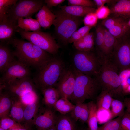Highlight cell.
<instances>
[{
	"label": "cell",
	"mask_w": 130,
	"mask_h": 130,
	"mask_svg": "<svg viewBox=\"0 0 130 130\" xmlns=\"http://www.w3.org/2000/svg\"><path fill=\"white\" fill-rule=\"evenodd\" d=\"M9 44L14 48L12 53L18 60L38 71L52 58L49 53L29 41L14 38Z\"/></svg>",
	"instance_id": "1"
},
{
	"label": "cell",
	"mask_w": 130,
	"mask_h": 130,
	"mask_svg": "<svg viewBox=\"0 0 130 130\" xmlns=\"http://www.w3.org/2000/svg\"><path fill=\"white\" fill-rule=\"evenodd\" d=\"M100 62V70L95 78L101 91H107L113 98L118 99L122 98L124 94L118 69L109 59H105Z\"/></svg>",
	"instance_id": "2"
},
{
	"label": "cell",
	"mask_w": 130,
	"mask_h": 130,
	"mask_svg": "<svg viewBox=\"0 0 130 130\" xmlns=\"http://www.w3.org/2000/svg\"><path fill=\"white\" fill-rule=\"evenodd\" d=\"M75 78L74 92L69 100L75 104L92 99L101 88L96 79L83 74L74 68Z\"/></svg>",
	"instance_id": "3"
},
{
	"label": "cell",
	"mask_w": 130,
	"mask_h": 130,
	"mask_svg": "<svg viewBox=\"0 0 130 130\" xmlns=\"http://www.w3.org/2000/svg\"><path fill=\"white\" fill-rule=\"evenodd\" d=\"M61 60L52 58L39 70L33 79L36 88L41 91L55 87L65 69Z\"/></svg>",
	"instance_id": "4"
},
{
	"label": "cell",
	"mask_w": 130,
	"mask_h": 130,
	"mask_svg": "<svg viewBox=\"0 0 130 130\" xmlns=\"http://www.w3.org/2000/svg\"><path fill=\"white\" fill-rule=\"evenodd\" d=\"M54 13L56 17L53 25L56 34L59 39L66 44L69 43L72 34L81 24L80 17L70 15L61 9L55 11Z\"/></svg>",
	"instance_id": "5"
},
{
	"label": "cell",
	"mask_w": 130,
	"mask_h": 130,
	"mask_svg": "<svg viewBox=\"0 0 130 130\" xmlns=\"http://www.w3.org/2000/svg\"><path fill=\"white\" fill-rule=\"evenodd\" d=\"M75 68L81 73L95 77L100 70L101 63L93 51H78L73 58Z\"/></svg>",
	"instance_id": "6"
},
{
	"label": "cell",
	"mask_w": 130,
	"mask_h": 130,
	"mask_svg": "<svg viewBox=\"0 0 130 130\" xmlns=\"http://www.w3.org/2000/svg\"><path fill=\"white\" fill-rule=\"evenodd\" d=\"M18 32L21 37L50 54H56L60 48L54 38L49 33L40 31H26L19 28Z\"/></svg>",
	"instance_id": "7"
},
{
	"label": "cell",
	"mask_w": 130,
	"mask_h": 130,
	"mask_svg": "<svg viewBox=\"0 0 130 130\" xmlns=\"http://www.w3.org/2000/svg\"><path fill=\"white\" fill-rule=\"evenodd\" d=\"M109 59L120 73L130 69V36L117 39L114 50Z\"/></svg>",
	"instance_id": "8"
},
{
	"label": "cell",
	"mask_w": 130,
	"mask_h": 130,
	"mask_svg": "<svg viewBox=\"0 0 130 130\" xmlns=\"http://www.w3.org/2000/svg\"><path fill=\"white\" fill-rule=\"evenodd\" d=\"M44 1L41 0H20L9 9L7 17L17 21L20 18L31 17L42 7Z\"/></svg>",
	"instance_id": "9"
},
{
	"label": "cell",
	"mask_w": 130,
	"mask_h": 130,
	"mask_svg": "<svg viewBox=\"0 0 130 130\" xmlns=\"http://www.w3.org/2000/svg\"><path fill=\"white\" fill-rule=\"evenodd\" d=\"M29 67L18 60H14L2 73L0 86H4L19 78L30 76Z\"/></svg>",
	"instance_id": "10"
},
{
	"label": "cell",
	"mask_w": 130,
	"mask_h": 130,
	"mask_svg": "<svg viewBox=\"0 0 130 130\" xmlns=\"http://www.w3.org/2000/svg\"><path fill=\"white\" fill-rule=\"evenodd\" d=\"M36 88L30 77L16 79L4 86H0V90H4L13 98H19L26 93L35 90Z\"/></svg>",
	"instance_id": "11"
},
{
	"label": "cell",
	"mask_w": 130,
	"mask_h": 130,
	"mask_svg": "<svg viewBox=\"0 0 130 130\" xmlns=\"http://www.w3.org/2000/svg\"><path fill=\"white\" fill-rule=\"evenodd\" d=\"M75 83L73 70L65 69L55 86L60 98H65L69 100L74 92Z\"/></svg>",
	"instance_id": "12"
},
{
	"label": "cell",
	"mask_w": 130,
	"mask_h": 130,
	"mask_svg": "<svg viewBox=\"0 0 130 130\" xmlns=\"http://www.w3.org/2000/svg\"><path fill=\"white\" fill-rule=\"evenodd\" d=\"M57 117L51 108L39 107L33 122L37 130H46L55 126Z\"/></svg>",
	"instance_id": "13"
},
{
	"label": "cell",
	"mask_w": 130,
	"mask_h": 130,
	"mask_svg": "<svg viewBox=\"0 0 130 130\" xmlns=\"http://www.w3.org/2000/svg\"><path fill=\"white\" fill-rule=\"evenodd\" d=\"M19 27L17 21L7 17L0 21V39L9 44Z\"/></svg>",
	"instance_id": "14"
},
{
	"label": "cell",
	"mask_w": 130,
	"mask_h": 130,
	"mask_svg": "<svg viewBox=\"0 0 130 130\" xmlns=\"http://www.w3.org/2000/svg\"><path fill=\"white\" fill-rule=\"evenodd\" d=\"M109 16L122 18L127 21L130 18V0H118L110 8Z\"/></svg>",
	"instance_id": "15"
},
{
	"label": "cell",
	"mask_w": 130,
	"mask_h": 130,
	"mask_svg": "<svg viewBox=\"0 0 130 130\" xmlns=\"http://www.w3.org/2000/svg\"><path fill=\"white\" fill-rule=\"evenodd\" d=\"M56 15L44 4L35 15L36 20L41 27L45 29L49 28L53 24Z\"/></svg>",
	"instance_id": "16"
},
{
	"label": "cell",
	"mask_w": 130,
	"mask_h": 130,
	"mask_svg": "<svg viewBox=\"0 0 130 130\" xmlns=\"http://www.w3.org/2000/svg\"><path fill=\"white\" fill-rule=\"evenodd\" d=\"M70 113V116L75 122L79 120L83 123H87L89 114L87 103L75 104L74 109Z\"/></svg>",
	"instance_id": "17"
},
{
	"label": "cell",
	"mask_w": 130,
	"mask_h": 130,
	"mask_svg": "<svg viewBox=\"0 0 130 130\" xmlns=\"http://www.w3.org/2000/svg\"><path fill=\"white\" fill-rule=\"evenodd\" d=\"M61 9L68 14L74 17H84L88 14L95 12V8L77 5H64L60 6Z\"/></svg>",
	"instance_id": "18"
},
{
	"label": "cell",
	"mask_w": 130,
	"mask_h": 130,
	"mask_svg": "<svg viewBox=\"0 0 130 130\" xmlns=\"http://www.w3.org/2000/svg\"><path fill=\"white\" fill-rule=\"evenodd\" d=\"M25 107L19 98H12L9 117L21 124V123L23 122L24 112Z\"/></svg>",
	"instance_id": "19"
},
{
	"label": "cell",
	"mask_w": 130,
	"mask_h": 130,
	"mask_svg": "<svg viewBox=\"0 0 130 130\" xmlns=\"http://www.w3.org/2000/svg\"><path fill=\"white\" fill-rule=\"evenodd\" d=\"M12 97L6 91H0V119L9 117Z\"/></svg>",
	"instance_id": "20"
},
{
	"label": "cell",
	"mask_w": 130,
	"mask_h": 130,
	"mask_svg": "<svg viewBox=\"0 0 130 130\" xmlns=\"http://www.w3.org/2000/svg\"><path fill=\"white\" fill-rule=\"evenodd\" d=\"M93 32H89L80 39L73 43L74 47L78 51H93L95 49V39Z\"/></svg>",
	"instance_id": "21"
},
{
	"label": "cell",
	"mask_w": 130,
	"mask_h": 130,
	"mask_svg": "<svg viewBox=\"0 0 130 130\" xmlns=\"http://www.w3.org/2000/svg\"><path fill=\"white\" fill-rule=\"evenodd\" d=\"M41 91L43 95L42 103L46 106L53 108L56 102L60 98L59 93L55 87H50Z\"/></svg>",
	"instance_id": "22"
},
{
	"label": "cell",
	"mask_w": 130,
	"mask_h": 130,
	"mask_svg": "<svg viewBox=\"0 0 130 130\" xmlns=\"http://www.w3.org/2000/svg\"><path fill=\"white\" fill-rule=\"evenodd\" d=\"M104 34L103 50V59L110 58L114 50L117 40V39L104 27Z\"/></svg>",
	"instance_id": "23"
},
{
	"label": "cell",
	"mask_w": 130,
	"mask_h": 130,
	"mask_svg": "<svg viewBox=\"0 0 130 130\" xmlns=\"http://www.w3.org/2000/svg\"><path fill=\"white\" fill-rule=\"evenodd\" d=\"M14 55L6 46L0 45V71L2 74L7 67L15 60Z\"/></svg>",
	"instance_id": "24"
},
{
	"label": "cell",
	"mask_w": 130,
	"mask_h": 130,
	"mask_svg": "<svg viewBox=\"0 0 130 130\" xmlns=\"http://www.w3.org/2000/svg\"><path fill=\"white\" fill-rule=\"evenodd\" d=\"M55 127L56 130H77L76 122L66 115L57 117Z\"/></svg>",
	"instance_id": "25"
},
{
	"label": "cell",
	"mask_w": 130,
	"mask_h": 130,
	"mask_svg": "<svg viewBox=\"0 0 130 130\" xmlns=\"http://www.w3.org/2000/svg\"><path fill=\"white\" fill-rule=\"evenodd\" d=\"M96 27L95 39V53L100 60L103 59V50L104 38V27L101 24Z\"/></svg>",
	"instance_id": "26"
},
{
	"label": "cell",
	"mask_w": 130,
	"mask_h": 130,
	"mask_svg": "<svg viewBox=\"0 0 130 130\" xmlns=\"http://www.w3.org/2000/svg\"><path fill=\"white\" fill-rule=\"evenodd\" d=\"M39 99L35 102L27 105L24 112V124L32 126L39 107Z\"/></svg>",
	"instance_id": "27"
},
{
	"label": "cell",
	"mask_w": 130,
	"mask_h": 130,
	"mask_svg": "<svg viewBox=\"0 0 130 130\" xmlns=\"http://www.w3.org/2000/svg\"><path fill=\"white\" fill-rule=\"evenodd\" d=\"M89 110L87 123L88 130H98L97 108L96 103L93 101L87 103Z\"/></svg>",
	"instance_id": "28"
},
{
	"label": "cell",
	"mask_w": 130,
	"mask_h": 130,
	"mask_svg": "<svg viewBox=\"0 0 130 130\" xmlns=\"http://www.w3.org/2000/svg\"><path fill=\"white\" fill-rule=\"evenodd\" d=\"M19 27L26 31H40L41 26L36 19L28 17L21 18L17 20Z\"/></svg>",
	"instance_id": "29"
},
{
	"label": "cell",
	"mask_w": 130,
	"mask_h": 130,
	"mask_svg": "<svg viewBox=\"0 0 130 130\" xmlns=\"http://www.w3.org/2000/svg\"><path fill=\"white\" fill-rule=\"evenodd\" d=\"M125 20L107 30L117 39L130 36V27Z\"/></svg>",
	"instance_id": "30"
},
{
	"label": "cell",
	"mask_w": 130,
	"mask_h": 130,
	"mask_svg": "<svg viewBox=\"0 0 130 130\" xmlns=\"http://www.w3.org/2000/svg\"><path fill=\"white\" fill-rule=\"evenodd\" d=\"M113 98L106 91H101L97 97L96 104L97 110L104 109L110 110L111 103Z\"/></svg>",
	"instance_id": "31"
},
{
	"label": "cell",
	"mask_w": 130,
	"mask_h": 130,
	"mask_svg": "<svg viewBox=\"0 0 130 130\" xmlns=\"http://www.w3.org/2000/svg\"><path fill=\"white\" fill-rule=\"evenodd\" d=\"M73 105L68 99L61 98L56 103L53 108L62 115L70 113L74 109Z\"/></svg>",
	"instance_id": "32"
},
{
	"label": "cell",
	"mask_w": 130,
	"mask_h": 130,
	"mask_svg": "<svg viewBox=\"0 0 130 130\" xmlns=\"http://www.w3.org/2000/svg\"><path fill=\"white\" fill-rule=\"evenodd\" d=\"M125 107L124 102L113 98L111 106L112 119L123 115L125 112L124 110Z\"/></svg>",
	"instance_id": "33"
},
{
	"label": "cell",
	"mask_w": 130,
	"mask_h": 130,
	"mask_svg": "<svg viewBox=\"0 0 130 130\" xmlns=\"http://www.w3.org/2000/svg\"><path fill=\"white\" fill-rule=\"evenodd\" d=\"M23 125L8 117L0 119V127L6 130L18 129L22 127Z\"/></svg>",
	"instance_id": "34"
},
{
	"label": "cell",
	"mask_w": 130,
	"mask_h": 130,
	"mask_svg": "<svg viewBox=\"0 0 130 130\" xmlns=\"http://www.w3.org/2000/svg\"><path fill=\"white\" fill-rule=\"evenodd\" d=\"M93 27L85 26L75 31L71 35L69 41V43H71L81 39L89 33L90 30Z\"/></svg>",
	"instance_id": "35"
},
{
	"label": "cell",
	"mask_w": 130,
	"mask_h": 130,
	"mask_svg": "<svg viewBox=\"0 0 130 130\" xmlns=\"http://www.w3.org/2000/svg\"><path fill=\"white\" fill-rule=\"evenodd\" d=\"M18 1L17 0H0V21L7 17L9 9Z\"/></svg>",
	"instance_id": "36"
},
{
	"label": "cell",
	"mask_w": 130,
	"mask_h": 130,
	"mask_svg": "<svg viewBox=\"0 0 130 130\" xmlns=\"http://www.w3.org/2000/svg\"><path fill=\"white\" fill-rule=\"evenodd\" d=\"M123 115L106 122L99 127L98 130H120V120Z\"/></svg>",
	"instance_id": "37"
},
{
	"label": "cell",
	"mask_w": 130,
	"mask_h": 130,
	"mask_svg": "<svg viewBox=\"0 0 130 130\" xmlns=\"http://www.w3.org/2000/svg\"><path fill=\"white\" fill-rule=\"evenodd\" d=\"M126 20L122 18L109 16L102 21L101 25L108 30Z\"/></svg>",
	"instance_id": "38"
},
{
	"label": "cell",
	"mask_w": 130,
	"mask_h": 130,
	"mask_svg": "<svg viewBox=\"0 0 130 130\" xmlns=\"http://www.w3.org/2000/svg\"><path fill=\"white\" fill-rule=\"evenodd\" d=\"M19 98L26 107L28 104L35 102L39 99L36 90L26 93Z\"/></svg>",
	"instance_id": "39"
},
{
	"label": "cell",
	"mask_w": 130,
	"mask_h": 130,
	"mask_svg": "<svg viewBox=\"0 0 130 130\" xmlns=\"http://www.w3.org/2000/svg\"><path fill=\"white\" fill-rule=\"evenodd\" d=\"M98 20L95 12H91L84 17L83 21L84 26L93 27L96 26Z\"/></svg>",
	"instance_id": "40"
},
{
	"label": "cell",
	"mask_w": 130,
	"mask_h": 130,
	"mask_svg": "<svg viewBox=\"0 0 130 130\" xmlns=\"http://www.w3.org/2000/svg\"><path fill=\"white\" fill-rule=\"evenodd\" d=\"M69 6L77 5L95 8L93 1L90 0H68Z\"/></svg>",
	"instance_id": "41"
},
{
	"label": "cell",
	"mask_w": 130,
	"mask_h": 130,
	"mask_svg": "<svg viewBox=\"0 0 130 130\" xmlns=\"http://www.w3.org/2000/svg\"><path fill=\"white\" fill-rule=\"evenodd\" d=\"M95 13L98 19L103 20L110 16V10L108 6H104L97 9Z\"/></svg>",
	"instance_id": "42"
},
{
	"label": "cell",
	"mask_w": 130,
	"mask_h": 130,
	"mask_svg": "<svg viewBox=\"0 0 130 130\" xmlns=\"http://www.w3.org/2000/svg\"><path fill=\"white\" fill-rule=\"evenodd\" d=\"M120 77L125 94V91L129 86L128 80L130 77V69L126 70L120 72Z\"/></svg>",
	"instance_id": "43"
},
{
	"label": "cell",
	"mask_w": 130,
	"mask_h": 130,
	"mask_svg": "<svg viewBox=\"0 0 130 130\" xmlns=\"http://www.w3.org/2000/svg\"><path fill=\"white\" fill-rule=\"evenodd\" d=\"M120 130H130V117L126 111L121 119Z\"/></svg>",
	"instance_id": "44"
},
{
	"label": "cell",
	"mask_w": 130,
	"mask_h": 130,
	"mask_svg": "<svg viewBox=\"0 0 130 130\" xmlns=\"http://www.w3.org/2000/svg\"><path fill=\"white\" fill-rule=\"evenodd\" d=\"M118 0H93L94 3L97 8L104 6L105 4L111 5L112 6L117 2Z\"/></svg>",
	"instance_id": "45"
},
{
	"label": "cell",
	"mask_w": 130,
	"mask_h": 130,
	"mask_svg": "<svg viewBox=\"0 0 130 130\" xmlns=\"http://www.w3.org/2000/svg\"><path fill=\"white\" fill-rule=\"evenodd\" d=\"M65 1V0H45L44 2L46 4L47 7L49 9L62 3Z\"/></svg>",
	"instance_id": "46"
},
{
	"label": "cell",
	"mask_w": 130,
	"mask_h": 130,
	"mask_svg": "<svg viewBox=\"0 0 130 130\" xmlns=\"http://www.w3.org/2000/svg\"><path fill=\"white\" fill-rule=\"evenodd\" d=\"M125 107L126 108V111L130 117V97L125 98L124 99Z\"/></svg>",
	"instance_id": "47"
},
{
	"label": "cell",
	"mask_w": 130,
	"mask_h": 130,
	"mask_svg": "<svg viewBox=\"0 0 130 130\" xmlns=\"http://www.w3.org/2000/svg\"><path fill=\"white\" fill-rule=\"evenodd\" d=\"M23 125V127L20 128L11 130H32L31 126L25 124H24Z\"/></svg>",
	"instance_id": "48"
},
{
	"label": "cell",
	"mask_w": 130,
	"mask_h": 130,
	"mask_svg": "<svg viewBox=\"0 0 130 130\" xmlns=\"http://www.w3.org/2000/svg\"><path fill=\"white\" fill-rule=\"evenodd\" d=\"M130 93V85L128 86L125 92V94Z\"/></svg>",
	"instance_id": "49"
},
{
	"label": "cell",
	"mask_w": 130,
	"mask_h": 130,
	"mask_svg": "<svg viewBox=\"0 0 130 130\" xmlns=\"http://www.w3.org/2000/svg\"><path fill=\"white\" fill-rule=\"evenodd\" d=\"M46 130H56L55 126L48 129Z\"/></svg>",
	"instance_id": "50"
},
{
	"label": "cell",
	"mask_w": 130,
	"mask_h": 130,
	"mask_svg": "<svg viewBox=\"0 0 130 130\" xmlns=\"http://www.w3.org/2000/svg\"><path fill=\"white\" fill-rule=\"evenodd\" d=\"M128 24L129 26L130 27V18L128 21Z\"/></svg>",
	"instance_id": "51"
},
{
	"label": "cell",
	"mask_w": 130,
	"mask_h": 130,
	"mask_svg": "<svg viewBox=\"0 0 130 130\" xmlns=\"http://www.w3.org/2000/svg\"><path fill=\"white\" fill-rule=\"evenodd\" d=\"M0 130H6L0 127Z\"/></svg>",
	"instance_id": "52"
},
{
	"label": "cell",
	"mask_w": 130,
	"mask_h": 130,
	"mask_svg": "<svg viewBox=\"0 0 130 130\" xmlns=\"http://www.w3.org/2000/svg\"><path fill=\"white\" fill-rule=\"evenodd\" d=\"M79 130H86L85 129H79Z\"/></svg>",
	"instance_id": "53"
}]
</instances>
